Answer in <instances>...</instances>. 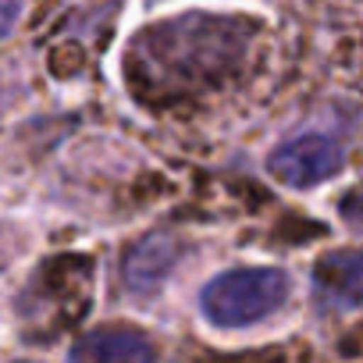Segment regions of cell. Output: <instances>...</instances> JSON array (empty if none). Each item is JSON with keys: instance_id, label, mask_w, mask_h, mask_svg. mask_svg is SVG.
Returning a JSON list of instances; mask_svg holds the SVG:
<instances>
[{"instance_id": "1", "label": "cell", "mask_w": 363, "mask_h": 363, "mask_svg": "<svg viewBox=\"0 0 363 363\" xmlns=\"http://www.w3.org/2000/svg\"><path fill=\"white\" fill-rule=\"evenodd\" d=\"M253 40L250 18L178 15L143 29L128 50V75L139 93L186 96L225 82L246 57Z\"/></svg>"}, {"instance_id": "2", "label": "cell", "mask_w": 363, "mask_h": 363, "mask_svg": "<svg viewBox=\"0 0 363 363\" xmlns=\"http://www.w3.org/2000/svg\"><path fill=\"white\" fill-rule=\"evenodd\" d=\"M289 296V274L278 267H239L218 274L203 296L200 306L207 320L218 328H246L274 313Z\"/></svg>"}, {"instance_id": "3", "label": "cell", "mask_w": 363, "mask_h": 363, "mask_svg": "<svg viewBox=\"0 0 363 363\" xmlns=\"http://www.w3.org/2000/svg\"><path fill=\"white\" fill-rule=\"evenodd\" d=\"M342 160H345V150L331 135L303 132L296 139H285L271 153L267 167L278 182H285L292 189H313V186H320V182L338 174Z\"/></svg>"}, {"instance_id": "4", "label": "cell", "mask_w": 363, "mask_h": 363, "mask_svg": "<svg viewBox=\"0 0 363 363\" xmlns=\"http://www.w3.org/2000/svg\"><path fill=\"white\" fill-rule=\"evenodd\" d=\"M178 260H182V242L174 235H167V232L146 235L143 242H135L125 253V264H121L125 289L135 296H153Z\"/></svg>"}, {"instance_id": "5", "label": "cell", "mask_w": 363, "mask_h": 363, "mask_svg": "<svg viewBox=\"0 0 363 363\" xmlns=\"http://www.w3.org/2000/svg\"><path fill=\"white\" fill-rule=\"evenodd\" d=\"M153 356H157L153 342L125 324L86 331L72 345V363H153Z\"/></svg>"}, {"instance_id": "6", "label": "cell", "mask_w": 363, "mask_h": 363, "mask_svg": "<svg viewBox=\"0 0 363 363\" xmlns=\"http://www.w3.org/2000/svg\"><path fill=\"white\" fill-rule=\"evenodd\" d=\"M313 285L324 306H359L363 303V250H331L313 267Z\"/></svg>"}, {"instance_id": "7", "label": "cell", "mask_w": 363, "mask_h": 363, "mask_svg": "<svg viewBox=\"0 0 363 363\" xmlns=\"http://www.w3.org/2000/svg\"><path fill=\"white\" fill-rule=\"evenodd\" d=\"M15 15H18V0H4V33H11L15 29Z\"/></svg>"}]
</instances>
